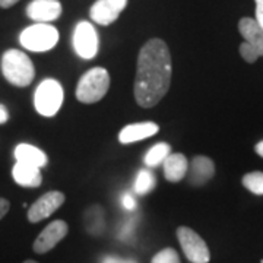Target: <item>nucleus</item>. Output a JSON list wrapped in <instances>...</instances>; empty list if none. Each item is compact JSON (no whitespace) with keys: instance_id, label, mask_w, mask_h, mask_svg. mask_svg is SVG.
<instances>
[{"instance_id":"obj_1","label":"nucleus","mask_w":263,"mask_h":263,"mask_svg":"<svg viewBox=\"0 0 263 263\" xmlns=\"http://www.w3.org/2000/svg\"><path fill=\"white\" fill-rule=\"evenodd\" d=\"M171 54L168 46L152 38L143 44L138 56L133 92L135 100L142 108H151L160 103L168 92L171 84Z\"/></svg>"},{"instance_id":"obj_2","label":"nucleus","mask_w":263,"mask_h":263,"mask_svg":"<svg viewBox=\"0 0 263 263\" xmlns=\"http://www.w3.org/2000/svg\"><path fill=\"white\" fill-rule=\"evenodd\" d=\"M2 72L6 81L15 86H28L35 76L34 65L24 51L12 48L2 57Z\"/></svg>"},{"instance_id":"obj_3","label":"nucleus","mask_w":263,"mask_h":263,"mask_svg":"<svg viewBox=\"0 0 263 263\" xmlns=\"http://www.w3.org/2000/svg\"><path fill=\"white\" fill-rule=\"evenodd\" d=\"M110 75L104 67H92L82 75L76 86V100L82 104H94L103 100L110 88Z\"/></svg>"},{"instance_id":"obj_4","label":"nucleus","mask_w":263,"mask_h":263,"mask_svg":"<svg viewBox=\"0 0 263 263\" xmlns=\"http://www.w3.org/2000/svg\"><path fill=\"white\" fill-rule=\"evenodd\" d=\"M19 43L22 47L34 53L48 51L59 43V31L50 24H34L21 32Z\"/></svg>"},{"instance_id":"obj_5","label":"nucleus","mask_w":263,"mask_h":263,"mask_svg":"<svg viewBox=\"0 0 263 263\" xmlns=\"http://www.w3.org/2000/svg\"><path fill=\"white\" fill-rule=\"evenodd\" d=\"M63 86L56 79H44L38 85L34 95L35 110L44 117H53L63 104Z\"/></svg>"},{"instance_id":"obj_6","label":"nucleus","mask_w":263,"mask_h":263,"mask_svg":"<svg viewBox=\"0 0 263 263\" xmlns=\"http://www.w3.org/2000/svg\"><path fill=\"white\" fill-rule=\"evenodd\" d=\"M177 238L187 257L189 262L192 263H208L211 260V253L205 240L193 231L189 227H179L177 228Z\"/></svg>"},{"instance_id":"obj_7","label":"nucleus","mask_w":263,"mask_h":263,"mask_svg":"<svg viewBox=\"0 0 263 263\" xmlns=\"http://www.w3.org/2000/svg\"><path fill=\"white\" fill-rule=\"evenodd\" d=\"M98 47L100 41L94 25L88 21H81L73 31V48L76 54L85 60H91L97 56Z\"/></svg>"},{"instance_id":"obj_8","label":"nucleus","mask_w":263,"mask_h":263,"mask_svg":"<svg viewBox=\"0 0 263 263\" xmlns=\"http://www.w3.org/2000/svg\"><path fill=\"white\" fill-rule=\"evenodd\" d=\"M66 196L62 192H47L46 195L38 197L37 200L29 206L28 221L29 222H40L50 215H53L59 208L65 203Z\"/></svg>"},{"instance_id":"obj_9","label":"nucleus","mask_w":263,"mask_h":263,"mask_svg":"<svg viewBox=\"0 0 263 263\" xmlns=\"http://www.w3.org/2000/svg\"><path fill=\"white\" fill-rule=\"evenodd\" d=\"M67 231H69V227H67L65 221L56 219V221L50 222L35 238L34 246H32L34 252L38 254L50 252L51 249H54L65 238L67 235Z\"/></svg>"},{"instance_id":"obj_10","label":"nucleus","mask_w":263,"mask_h":263,"mask_svg":"<svg viewBox=\"0 0 263 263\" xmlns=\"http://www.w3.org/2000/svg\"><path fill=\"white\" fill-rule=\"evenodd\" d=\"M126 5L127 0H97L89 10V16L97 24L107 27L117 21Z\"/></svg>"},{"instance_id":"obj_11","label":"nucleus","mask_w":263,"mask_h":263,"mask_svg":"<svg viewBox=\"0 0 263 263\" xmlns=\"http://www.w3.org/2000/svg\"><path fill=\"white\" fill-rule=\"evenodd\" d=\"M27 15L37 24L53 22L62 15V3L59 0H32L27 8Z\"/></svg>"},{"instance_id":"obj_12","label":"nucleus","mask_w":263,"mask_h":263,"mask_svg":"<svg viewBox=\"0 0 263 263\" xmlns=\"http://www.w3.org/2000/svg\"><path fill=\"white\" fill-rule=\"evenodd\" d=\"M215 174L214 161L205 155H197L189 162L187 181L190 186H203Z\"/></svg>"},{"instance_id":"obj_13","label":"nucleus","mask_w":263,"mask_h":263,"mask_svg":"<svg viewBox=\"0 0 263 263\" xmlns=\"http://www.w3.org/2000/svg\"><path fill=\"white\" fill-rule=\"evenodd\" d=\"M238 31L245 38V43L253 50L257 57L263 56V28L256 19L243 18L238 22Z\"/></svg>"},{"instance_id":"obj_14","label":"nucleus","mask_w":263,"mask_h":263,"mask_svg":"<svg viewBox=\"0 0 263 263\" xmlns=\"http://www.w3.org/2000/svg\"><path fill=\"white\" fill-rule=\"evenodd\" d=\"M158 130H160V126L154 122L133 123L123 127L122 132L119 133V141L120 143H133V142L143 141L146 138L157 135Z\"/></svg>"},{"instance_id":"obj_15","label":"nucleus","mask_w":263,"mask_h":263,"mask_svg":"<svg viewBox=\"0 0 263 263\" xmlns=\"http://www.w3.org/2000/svg\"><path fill=\"white\" fill-rule=\"evenodd\" d=\"M15 158L16 162H24L37 168H43L46 167L48 162L47 155L44 154V151H41L34 145L29 143H19L15 148Z\"/></svg>"},{"instance_id":"obj_16","label":"nucleus","mask_w":263,"mask_h":263,"mask_svg":"<svg viewBox=\"0 0 263 263\" xmlns=\"http://www.w3.org/2000/svg\"><path fill=\"white\" fill-rule=\"evenodd\" d=\"M164 176L171 183H179L187 176L189 161L183 154H170L164 161Z\"/></svg>"},{"instance_id":"obj_17","label":"nucleus","mask_w":263,"mask_h":263,"mask_svg":"<svg viewBox=\"0 0 263 263\" xmlns=\"http://www.w3.org/2000/svg\"><path fill=\"white\" fill-rule=\"evenodd\" d=\"M12 177L15 183L22 187H38L43 181L41 171L37 167H32L24 162H16L12 170Z\"/></svg>"},{"instance_id":"obj_18","label":"nucleus","mask_w":263,"mask_h":263,"mask_svg":"<svg viewBox=\"0 0 263 263\" xmlns=\"http://www.w3.org/2000/svg\"><path fill=\"white\" fill-rule=\"evenodd\" d=\"M170 154H171V146L167 142H160L148 151V154L145 155V164L151 168L158 167L160 164H164V161L168 158Z\"/></svg>"},{"instance_id":"obj_19","label":"nucleus","mask_w":263,"mask_h":263,"mask_svg":"<svg viewBox=\"0 0 263 263\" xmlns=\"http://www.w3.org/2000/svg\"><path fill=\"white\" fill-rule=\"evenodd\" d=\"M155 177L154 174L151 173L149 170H141L138 173V177L135 180V186H133V190L136 195L139 196H143L146 193H149L152 189L155 187Z\"/></svg>"},{"instance_id":"obj_20","label":"nucleus","mask_w":263,"mask_h":263,"mask_svg":"<svg viewBox=\"0 0 263 263\" xmlns=\"http://www.w3.org/2000/svg\"><path fill=\"white\" fill-rule=\"evenodd\" d=\"M243 186L253 195L263 196V173L254 171V173H247L243 177Z\"/></svg>"},{"instance_id":"obj_21","label":"nucleus","mask_w":263,"mask_h":263,"mask_svg":"<svg viewBox=\"0 0 263 263\" xmlns=\"http://www.w3.org/2000/svg\"><path fill=\"white\" fill-rule=\"evenodd\" d=\"M151 263H180L179 253L171 247L162 249L152 257Z\"/></svg>"},{"instance_id":"obj_22","label":"nucleus","mask_w":263,"mask_h":263,"mask_svg":"<svg viewBox=\"0 0 263 263\" xmlns=\"http://www.w3.org/2000/svg\"><path fill=\"white\" fill-rule=\"evenodd\" d=\"M123 206L126 208L127 211H133L135 208H136V199L129 195V193H126L124 196H123Z\"/></svg>"},{"instance_id":"obj_23","label":"nucleus","mask_w":263,"mask_h":263,"mask_svg":"<svg viewBox=\"0 0 263 263\" xmlns=\"http://www.w3.org/2000/svg\"><path fill=\"white\" fill-rule=\"evenodd\" d=\"M256 2V21L263 28V0H254Z\"/></svg>"},{"instance_id":"obj_24","label":"nucleus","mask_w":263,"mask_h":263,"mask_svg":"<svg viewBox=\"0 0 263 263\" xmlns=\"http://www.w3.org/2000/svg\"><path fill=\"white\" fill-rule=\"evenodd\" d=\"M101 263H136L135 260L130 259H120V257H116V256H107L104 257Z\"/></svg>"},{"instance_id":"obj_25","label":"nucleus","mask_w":263,"mask_h":263,"mask_svg":"<svg viewBox=\"0 0 263 263\" xmlns=\"http://www.w3.org/2000/svg\"><path fill=\"white\" fill-rule=\"evenodd\" d=\"M9 208H10L9 200H6V199L0 197V219L9 212Z\"/></svg>"},{"instance_id":"obj_26","label":"nucleus","mask_w":263,"mask_h":263,"mask_svg":"<svg viewBox=\"0 0 263 263\" xmlns=\"http://www.w3.org/2000/svg\"><path fill=\"white\" fill-rule=\"evenodd\" d=\"M8 120H9V111L3 104H0V124L6 123Z\"/></svg>"},{"instance_id":"obj_27","label":"nucleus","mask_w":263,"mask_h":263,"mask_svg":"<svg viewBox=\"0 0 263 263\" xmlns=\"http://www.w3.org/2000/svg\"><path fill=\"white\" fill-rule=\"evenodd\" d=\"M19 0H0V8L3 9H8V8H12L13 5H16Z\"/></svg>"},{"instance_id":"obj_28","label":"nucleus","mask_w":263,"mask_h":263,"mask_svg":"<svg viewBox=\"0 0 263 263\" xmlns=\"http://www.w3.org/2000/svg\"><path fill=\"white\" fill-rule=\"evenodd\" d=\"M254 151L257 152V155H260L263 158V141H260L256 146H254Z\"/></svg>"},{"instance_id":"obj_29","label":"nucleus","mask_w":263,"mask_h":263,"mask_svg":"<svg viewBox=\"0 0 263 263\" xmlns=\"http://www.w3.org/2000/svg\"><path fill=\"white\" fill-rule=\"evenodd\" d=\"M24 263H37V262H35V260H25Z\"/></svg>"}]
</instances>
